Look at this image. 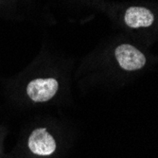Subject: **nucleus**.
<instances>
[{
  "mask_svg": "<svg viewBox=\"0 0 158 158\" xmlns=\"http://www.w3.org/2000/svg\"><path fill=\"white\" fill-rule=\"evenodd\" d=\"M119 65L128 71L142 68L146 64V57L138 49L131 45H120L114 51Z\"/></svg>",
  "mask_w": 158,
  "mask_h": 158,
  "instance_id": "nucleus-1",
  "label": "nucleus"
},
{
  "mask_svg": "<svg viewBox=\"0 0 158 158\" xmlns=\"http://www.w3.org/2000/svg\"><path fill=\"white\" fill-rule=\"evenodd\" d=\"M58 87V81L54 79H37L28 83L27 94L33 102H44L54 97Z\"/></svg>",
  "mask_w": 158,
  "mask_h": 158,
  "instance_id": "nucleus-2",
  "label": "nucleus"
},
{
  "mask_svg": "<svg viewBox=\"0 0 158 158\" xmlns=\"http://www.w3.org/2000/svg\"><path fill=\"white\" fill-rule=\"evenodd\" d=\"M28 147L37 155H49L54 152L56 143L54 138L48 133L47 129H36L28 139Z\"/></svg>",
  "mask_w": 158,
  "mask_h": 158,
  "instance_id": "nucleus-3",
  "label": "nucleus"
},
{
  "mask_svg": "<svg viewBox=\"0 0 158 158\" xmlns=\"http://www.w3.org/2000/svg\"><path fill=\"white\" fill-rule=\"evenodd\" d=\"M124 20L128 27L133 28L141 27H147L153 23L154 16L148 9L141 7H131L127 10Z\"/></svg>",
  "mask_w": 158,
  "mask_h": 158,
  "instance_id": "nucleus-4",
  "label": "nucleus"
}]
</instances>
